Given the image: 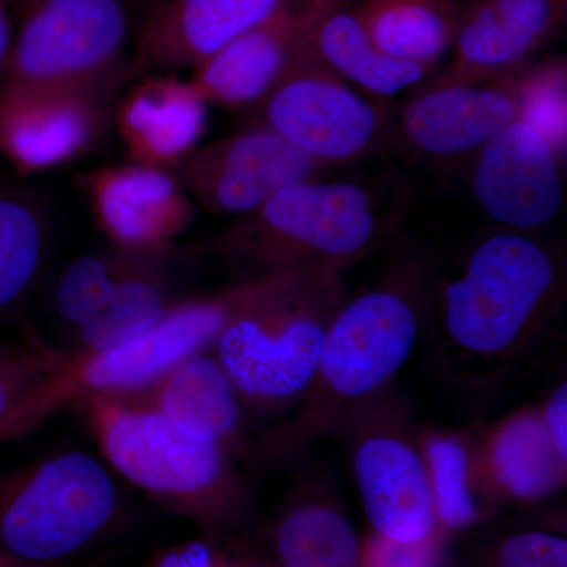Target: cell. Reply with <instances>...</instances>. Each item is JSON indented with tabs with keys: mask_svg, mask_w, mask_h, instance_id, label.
Instances as JSON below:
<instances>
[{
	"mask_svg": "<svg viewBox=\"0 0 567 567\" xmlns=\"http://www.w3.org/2000/svg\"><path fill=\"white\" fill-rule=\"evenodd\" d=\"M443 257L434 246L409 240L391 249L382 276L363 292L350 295L336 315L300 404L254 442L251 457H292L379 399L423 338L435 308Z\"/></svg>",
	"mask_w": 567,
	"mask_h": 567,
	"instance_id": "obj_1",
	"label": "cell"
},
{
	"mask_svg": "<svg viewBox=\"0 0 567 567\" xmlns=\"http://www.w3.org/2000/svg\"><path fill=\"white\" fill-rule=\"evenodd\" d=\"M406 205L369 183H295L216 235L212 249L244 279L336 274L404 238Z\"/></svg>",
	"mask_w": 567,
	"mask_h": 567,
	"instance_id": "obj_2",
	"label": "cell"
},
{
	"mask_svg": "<svg viewBox=\"0 0 567 567\" xmlns=\"http://www.w3.org/2000/svg\"><path fill=\"white\" fill-rule=\"evenodd\" d=\"M80 405L112 473L200 535L244 536L254 503L226 450L125 399L92 398Z\"/></svg>",
	"mask_w": 567,
	"mask_h": 567,
	"instance_id": "obj_3",
	"label": "cell"
},
{
	"mask_svg": "<svg viewBox=\"0 0 567 567\" xmlns=\"http://www.w3.org/2000/svg\"><path fill=\"white\" fill-rule=\"evenodd\" d=\"M561 254L499 229L477 241L458 278L439 282L447 349L466 364L506 365L535 344L565 298Z\"/></svg>",
	"mask_w": 567,
	"mask_h": 567,
	"instance_id": "obj_4",
	"label": "cell"
},
{
	"mask_svg": "<svg viewBox=\"0 0 567 567\" xmlns=\"http://www.w3.org/2000/svg\"><path fill=\"white\" fill-rule=\"evenodd\" d=\"M350 297L342 275H270L212 353L245 415H289L311 386L328 328Z\"/></svg>",
	"mask_w": 567,
	"mask_h": 567,
	"instance_id": "obj_5",
	"label": "cell"
},
{
	"mask_svg": "<svg viewBox=\"0 0 567 567\" xmlns=\"http://www.w3.org/2000/svg\"><path fill=\"white\" fill-rule=\"evenodd\" d=\"M265 279H240L219 292L175 301L144 333L102 352L63 353L0 429V443L32 434L66 406L140 393L196 354L212 352Z\"/></svg>",
	"mask_w": 567,
	"mask_h": 567,
	"instance_id": "obj_6",
	"label": "cell"
},
{
	"mask_svg": "<svg viewBox=\"0 0 567 567\" xmlns=\"http://www.w3.org/2000/svg\"><path fill=\"white\" fill-rule=\"evenodd\" d=\"M121 511L110 466L80 450L0 472V554L32 565L69 559L106 535Z\"/></svg>",
	"mask_w": 567,
	"mask_h": 567,
	"instance_id": "obj_7",
	"label": "cell"
},
{
	"mask_svg": "<svg viewBox=\"0 0 567 567\" xmlns=\"http://www.w3.org/2000/svg\"><path fill=\"white\" fill-rule=\"evenodd\" d=\"M393 103L352 87L305 44L292 69L257 104V125L330 169L391 151Z\"/></svg>",
	"mask_w": 567,
	"mask_h": 567,
	"instance_id": "obj_8",
	"label": "cell"
},
{
	"mask_svg": "<svg viewBox=\"0 0 567 567\" xmlns=\"http://www.w3.org/2000/svg\"><path fill=\"white\" fill-rule=\"evenodd\" d=\"M130 25L126 0H37L13 35L3 84L106 93Z\"/></svg>",
	"mask_w": 567,
	"mask_h": 567,
	"instance_id": "obj_9",
	"label": "cell"
},
{
	"mask_svg": "<svg viewBox=\"0 0 567 567\" xmlns=\"http://www.w3.org/2000/svg\"><path fill=\"white\" fill-rule=\"evenodd\" d=\"M527 65L476 80L432 73L393 103L391 151L439 167L475 158L495 134L518 121Z\"/></svg>",
	"mask_w": 567,
	"mask_h": 567,
	"instance_id": "obj_10",
	"label": "cell"
},
{
	"mask_svg": "<svg viewBox=\"0 0 567 567\" xmlns=\"http://www.w3.org/2000/svg\"><path fill=\"white\" fill-rule=\"evenodd\" d=\"M322 171L278 134L256 125L200 144L174 174L196 207L237 218L287 186L317 178Z\"/></svg>",
	"mask_w": 567,
	"mask_h": 567,
	"instance_id": "obj_11",
	"label": "cell"
},
{
	"mask_svg": "<svg viewBox=\"0 0 567 567\" xmlns=\"http://www.w3.org/2000/svg\"><path fill=\"white\" fill-rule=\"evenodd\" d=\"M477 207L499 229L532 234L565 204L561 153L528 122L511 123L477 152L472 173Z\"/></svg>",
	"mask_w": 567,
	"mask_h": 567,
	"instance_id": "obj_12",
	"label": "cell"
},
{
	"mask_svg": "<svg viewBox=\"0 0 567 567\" xmlns=\"http://www.w3.org/2000/svg\"><path fill=\"white\" fill-rule=\"evenodd\" d=\"M81 188L117 251L166 254L196 218V204L169 171L133 163L100 167L82 175Z\"/></svg>",
	"mask_w": 567,
	"mask_h": 567,
	"instance_id": "obj_13",
	"label": "cell"
},
{
	"mask_svg": "<svg viewBox=\"0 0 567 567\" xmlns=\"http://www.w3.org/2000/svg\"><path fill=\"white\" fill-rule=\"evenodd\" d=\"M106 93L9 85L0 89V153L18 174L74 162L92 147Z\"/></svg>",
	"mask_w": 567,
	"mask_h": 567,
	"instance_id": "obj_14",
	"label": "cell"
},
{
	"mask_svg": "<svg viewBox=\"0 0 567 567\" xmlns=\"http://www.w3.org/2000/svg\"><path fill=\"white\" fill-rule=\"evenodd\" d=\"M352 464L372 533L415 543L439 528L423 445L402 427L365 424L354 435Z\"/></svg>",
	"mask_w": 567,
	"mask_h": 567,
	"instance_id": "obj_15",
	"label": "cell"
},
{
	"mask_svg": "<svg viewBox=\"0 0 567 567\" xmlns=\"http://www.w3.org/2000/svg\"><path fill=\"white\" fill-rule=\"evenodd\" d=\"M305 0H162L137 37L132 74H177Z\"/></svg>",
	"mask_w": 567,
	"mask_h": 567,
	"instance_id": "obj_16",
	"label": "cell"
},
{
	"mask_svg": "<svg viewBox=\"0 0 567 567\" xmlns=\"http://www.w3.org/2000/svg\"><path fill=\"white\" fill-rule=\"evenodd\" d=\"M328 0H305L230 41L189 82L210 106H257L292 69L305 50L306 35Z\"/></svg>",
	"mask_w": 567,
	"mask_h": 567,
	"instance_id": "obj_17",
	"label": "cell"
},
{
	"mask_svg": "<svg viewBox=\"0 0 567 567\" xmlns=\"http://www.w3.org/2000/svg\"><path fill=\"white\" fill-rule=\"evenodd\" d=\"M567 0H475L458 18L446 80H476L527 65L565 25Z\"/></svg>",
	"mask_w": 567,
	"mask_h": 567,
	"instance_id": "obj_18",
	"label": "cell"
},
{
	"mask_svg": "<svg viewBox=\"0 0 567 567\" xmlns=\"http://www.w3.org/2000/svg\"><path fill=\"white\" fill-rule=\"evenodd\" d=\"M208 104L192 82L145 74L115 111V128L130 163L174 173L203 141Z\"/></svg>",
	"mask_w": 567,
	"mask_h": 567,
	"instance_id": "obj_19",
	"label": "cell"
},
{
	"mask_svg": "<svg viewBox=\"0 0 567 567\" xmlns=\"http://www.w3.org/2000/svg\"><path fill=\"white\" fill-rule=\"evenodd\" d=\"M118 399L159 413L235 458L251 457L244 406L212 352L196 354L140 393Z\"/></svg>",
	"mask_w": 567,
	"mask_h": 567,
	"instance_id": "obj_20",
	"label": "cell"
},
{
	"mask_svg": "<svg viewBox=\"0 0 567 567\" xmlns=\"http://www.w3.org/2000/svg\"><path fill=\"white\" fill-rule=\"evenodd\" d=\"M309 52L371 99L393 102L434 70L383 54L368 35L350 0H328L306 35Z\"/></svg>",
	"mask_w": 567,
	"mask_h": 567,
	"instance_id": "obj_21",
	"label": "cell"
},
{
	"mask_svg": "<svg viewBox=\"0 0 567 567\" xmlns=\"http://www.w3.org/2000/svg\"><path fill=\"white\" fill-rule=\"evenodd\" d=\"M486 464L496 491L517 502H539L566 484L567 461L548 434L540 409L517 413L495 429Z\"/></svg>",
	"mask_w": 567,
	"mask_h": 567,
	"instance_id": "obj_22",
	"label": "cell"
},
{
	"mask_svg": "<svg viewBox=\"0 0 567 567\" xmlns=\"http://www.w3.org/2000/svg\"><path fill=\"white\" fill-rule=\"evenodd\" d=\"M122 252L114 292L99 316L74 330L66 353L102 352L152 328L175 303L162 260L164 254Z\"/></svg>",
	"mask_w": 567,
	"mask_h": 567,
	"instance_id": "obj_23",
	"label": "cell"
},
{
	"mask_svg": "<svg viewBox=\"0 0 567 567\" xmlns=\"http://www.w3.org/2000/svg\"><path fill=\"white\" fill-rule=\"evenodd\" d=\"M354 10L383 54L434 71L453 47L462 13L454 0H363Z\"/></svg>",
	"mask_w": 567,
	"mask_h": 567,
	"instance_id": "obj_24",
	"label": "cell"
},
{
	"mask_svg": "<svg viewBox=\"0 0 567 567\" xmlns=\"http://www.w3.org/2000/svg\"><path fill=\"white\" fill-rule=\"evenodd\" d=\"M275 567H363V543L344 511L322 499L284 507L271 528Z\"/></svg>",
	"mask_w": 567,
	"mask_h": 567,
	"instance_id": "obj_25",
	"label": "cell"
},
{
	"mask_svg": "<svg viewBox=\"0 0 567 567\" xmlns=\"http://www.w3.org/2000/svg\"><path fill=\"white\" fill-rule=\"evenodd\" d=\"M48 249V221L32 194L0 183V317L17 311L39 281Z\"/></svg>",
	"mask_w": 567,
	"mask_h": 567,
	"instance_id": "obj_26",
	"label": "cell"
},
{
	"mask_svg": "<svg viewBox=\"0 0 567 567\" xmlns=\"http://www.w3.org/2000/svg\"><path fill=\"white\" fill-rule=\"evenodd\" d=\"M423 454L439 528L451 536L476 525L484 513L473 487V457L461 436L432 434Z\"/></svg>",
	"mask_w": 567,
	"mask_h": 567,
	"instance_id": "obj_27",
	"label": "cell"
},
{
	"mask_svg": "<svg viewBox=\"0 0 567 567\" xmlns=\"http://www.w3.org/2000/svg\"><path fill=\"white\" fill-rule=\"evenodd\" d=\"M122 252L85 254L62 271L54 292L58 316L78 330L103 311L121 274Z\"/></svg>",
	"mask_w": 567,
	"mask_h": 567,
	"instance_id": "obj_28",
	"label": "cell"
},
{
	"mask_svg": "<svg viewBox=\"0 0 567 567\" xmlns=\"http://www.w3.org/2000/svg\"><path fill=\"white\" fill-rule=\"evenodd\" d=\"M520 121L539 130L548 142L565 152L566 144V61L550 59L532 65L524 73V106Z\"/></svg>",
	"mask_w": 567,
	"mask_h": 567,
	"instance_id": "obj_29",
	"label": "cell"
},
{
	"mask_svg": "<svg viewBox=\"0 0 567 567\" xmlns=\"http://www.w3.org/2000/svg\"><path fill=\"white\" fill-rule=\"evenodd\" d=\"M62 358L33 336L20 344L0 342V429Z\"/></svg>",
	"mask_w": 567,
	"mask_h": 567,
	"instance_id": "obj_30",
	"label": "cell"
},
{
	"mask_svg": "<svg viewBox=\"0 0 567 567\" xmlns=\"http://www.w3.org/2000/svg\"><path fill=\"white\" fill-rule=\"evenodd\" d=\"M142 567H275L268 551L246 543L244 536L200 535L156 551Z\"/></svg>",
	"mask_w": 567,
	"mask_h": 567,
	"instance_id": "obj_31",
	"label": "cell"
},
{
	"mask_svg": "<svg viewBox=\"0 0 567 567\" xmlns=\"http://www.w3.org/2000/svg\"><path fill=\"white\" fill-rule=\"evenodd\" d=\"M450 535L436 528L415 543H401L371 533L363 543V567H443Z\"/></svg>",
	"mask_w": 567,
	"mask_h": 567,
	"instance_id": "obj_32",
	"label": "cell"
},
{
	"mask_svg": "<svg viewBox=\"0 0 567 567\" xmlns=\"http://www.w3.org/2000/svg\"><path fill=\"white\" fill-rule=\"evenodd\" d=\"M492 567H567L566 537L539 529L516 533L496 548Z\"/></svg>",
	"mask_w": 567,
	"mask_h": 567,
	"instance_id": "obj_33",
	"label": "cell"
},
{
	"mask_svg": "<svg viewBox=\"0 0 567 567\" xmlns=\"http://www.w3.org/2000/svg\"><path fill=\"white\" fill-rule=\"evenodd\" d=\"M544 424L554 440L558 453L567 461V385L563 382L540 409Z\"/></svg>",
	"mask_w": 567,
	"mask_h": 567,
	"instance_id": "obj_34",
	"label": "cell"
},
{
	"mask_svg": "<svg viewBox=\"0 0 567 567\" xmlns=\"http://www.w3.org/2000/svg\"><path fill=\"white\" fill-rule=\"evenodd\" d=\"M11 43H13V32H11L9 10H7L6 0H0V89L6 80Z\"/></svg>",
	"mask_w": 567,
	"mask_h": 567,
	"instance_id": "obj_35",
	"label": "cell"
},
{
	"mask_svg": "<svg viewBox=\"0 0 567 567\" xmlns=\"http://www.w3.org/2000/svg\"><path fill=\"white\" fill-rule=\"evenodd\" d=\"M0 567H71L70 565L41 566L32 563L21 561V559L11 558L9 555L0 554Z\"/></svg>",
	"mask_w": 567,
	"mask_h": 567,
	"instance_id": "obj_36",
	"label": "cell"
},
{
	"mask_svg": "<svg viewBox=\"0 0 567 567\" xmlns=\"http://www.w3.org/2000/svg\"><path fill=\"white\" fill-rule=\"evenodd\" d=\"M22 2V6H24V9L25 7H29V6H32V3H35L37 0H21Z\"/></svg>",
	"mask_w": 567,
	"mask_h": 567,
	"instance_id": "obj_37",
	"label": "cell"
},
{
	"mask_svg": "<svg viewBox=\"0 0 567 567\" xmlns=\"http://www.w3.org/2000/svg\"><path fill=\"white\" fill-rule=\"evenodd\" d=\"M159 2H162V0H159Z\"/></svg>",
	"mask_w": 567,
	"mask_h": 567,
	"instance_id": "obj_38",
	"label": "cell"
}]
</instances>
